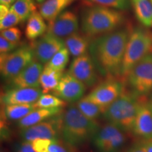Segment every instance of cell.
Segmentation results:
<instances>
[{
    "instance_id": "obj_21",
    "label": "cell",
    "mask_w": 152,
    "mask_h": 152,
    "mask_svg": "<svg viewBox=\"0 0 152 152\" xmlns=\"http://www.w3.org/2000/svg\"><path fill=\"white\" fill-rule=\"evenodd\" d=\"M47 28L45 18L40 13L36 11L28 19L25 35L29 40H36L47 33Z\"/></svg>"
},
{
    "instance_id": "obj_4",
    "label": "cell",
    "mask_w": 152,
    "mask_h": 152,
    "mask_svg": "<svg viewBox=\"0 0 152 152\" xmlns=\"http://www.w3.org/2000/svg\"><path fill=\"white\" fill-rule=\"evenodd\" d=\"M140 96H143L124 90L119 97L104 111L105 119L123 132H132L138 109L144 101Z\"/></svg>"
},
{
    "instance_id": "obj_24",
    "label": "cell",
    "mask_w": 152,
    "mask_h": 152,
    "mask_svg": "<svg viewBox=\"0 0 152 152\" xmlns=\"http://www.w3.org/2000/svg\"><path fill=\"white\" fill-rule=\"evenodd\" d=\"M35 109L37 108L35 104L6 105L4 110V116L10 121H18Z\"/></svg>"
},
{
    "instance_id": "obj_22",
    "label": "cell",
    "mask_w": 152,
    "mask_h": 152,
    "mask_svg": "<svg viewBox=\"0 0 152 152\" xmlns=\"http://www.w3.org/2000/svg\"><path fill=\"white\" fill-rule=\"evenodd\" d=\"M137 19L145 27L152 26V2L151 0H130Z\"/></svg>"
},
{
    "instance_id": "obj_13",
    "label": "cell",
    "mask_w": 152,
    "mask_h": 152,
    "mask_svg": "<svg viewBox=\"0 0 152 152\" xmlns=\"http://www.w3.org/2000/svg\"><path fill=\"white\" fill-rule=\"evenodd\" d=\"M86 89V85L67 73L63 75L53 92L54 95L65 102L73 103L78 102L83 98Z\"/></svg>"
},
{
    "instance_id": "obj_3",
    "label": "cell",
    "mask_w": 152,
    "mask_h": 152,
    "mask_svg": "<svg viewBox=\"0 0 152 152\" xmlns=\"http://www.w3.org/2000/svg\"><path fill=\"white\" fill-rule=\"evenodd\" d=\"M99 130L97 122L85 116L76 106H70L62 115L61 136L71 147L81 146L92 140Z\"/></svg>"
},
{
    "instance_id": "obj_8",
    "label": "cell",
    "mask_w": 152,
    "mask_h": 152,
    "mask_svg": "<svg viewBox=\"0 0 152 152\" xmlns=\"http://www.w3.org/2000/svg\"><path fill=\"white\" fill-rule=\"evenodd\" d=\"M92 141L99 152H118L126 142V137L122 130L108 123L99 128Z\"/></svg>"
},
{
    "instance_id": "obj_7",
    "label": "cell",
    "mask_w": 152,
    "mask_h": 152,
    "mask_svg": "<svg viewBox=\"0 0 152 152\" xmlns=\"http://www.w3.org/2000/svg\"><path fill=\"white\" fill-rule=\"evenodd\" d=\"M128 82L132 92L144 96L152 91V52L139 61L128 73Z\"/></svg>"
},
{
    "instance_id": "obj_36",
    "label": "cell",
    "mask_w": 152,
    "mask_h": 152,
    "mask_svg": "<svg viewBox=\"0 0 152 152\" xmlns=\"http://www.w3.org/2000/svg\"><path fill=\"white\" fill-rule=\"evenodd\" d=\"M128 152H147L146 151L144 143L137 144L136 145L133 146Z\"/></svg>"
},
{
    "instance_id": "obj_11",
    "label": "cell",
    "mask_w": 152,
    "mask_h": 152,
    "mask_svg": "<svg viewBox=\"0 0 152 152\" xmlns=\"http://www.w3.org/2000/svg\"><path fill=\"white\" fill-rule=\"evenodd\" d=\"M97 69L90 54L75 57L70 65L68 73L81 83L91 87L98 81Z\"/></svg>"
},
{
    "instance_id": "obj_1",
    "label": "cell",
    "mask_w": 152,
    "mask_h": 152,
    "mask_svg": "<svg viewBox=\"0 0 152 152\" xmlns=\"http://www.w3.org/2000/svg\"><path fill=\"white\" fill-rule=\"evenodd\" d=\"M130 35L128 29H120L92 39L89 54L101 75L110 79L121 76Z\"/></svg>"
},
{
    "instance_id": "obj_14",
    "label": "cell",
    "mask_w": 152,
    "mask_h": 152,
    "mask_svg": "<svg viewBox=\"0 0 152 152\" xmlns=\"http://www.w3.org/2000/svg\"><path fill=\"white\" fill-rule=\"evenodd\" d=\"M79 28V20L73 11L66 10L52 21L48 22L47 33L57 37L66 39L68 36L77 33Z\"/></svg>"
},
{
    "instance_id": "obj_19",
    "label": "cell",
    "mask_w": 152,
    "mask_h": 152,
    "mask_svg": "<svg viewBox=\"0 0 152 152\" xmlns=\"http://www.w3.org/2000/svg\"><path fill=\"white\" fill-rule=\"evenodd\" d=\"M91 40L92 39L85 34L77 32L66 37L64 42L70 54L75 58L86 54L89 51Z\"/></svg>"
},
{
    "instance_id": "obj_15",
    "label": "cell",
    "mask_w": 152,
    "mask_h": 152,
    "mask_svg": "<svg viewBox=\"0 0 152 152\" xmlns=\"http://www.w3.org/2000/svg\"><path fill=\"white\" fill-rule=\"evenodd\" d=\"M42 91L39 87L18 88L11 87L1 95V102L4 105L35 104L39 99Z\"/></svg>"
},
{
    "instance_id": "obj_29",
    "label": "cell",
    "mask_w": 152,
    "mask_h": 152,
    "mask_svg": "<svg viewBox=\"0 0 152 152\" xmlns=\"http://www.w3.org/2000/svg\"><path fill=\"white\" fill-rule=\"evenodd\" d=\"M97 6L108 7L119 11H126L130 9V0H85Z\"/></svg>"
},
{
    "instance_id": "obj_35",
    "label": "cell",
    "mask_w": 152,
    "mask_h": 152,
    "mask_svg": "<svg viewBox=\"0 0 152 152\" xmlns=\"http://www.w3.org/2000/svg\"><path fill=\"white\" fill-rule=\"evenodd\" d=\"M16 152H35L31 142L24 141L18 147Z\"/></svg>"
},
{
    "instance_id": "obj_28",
    "label": "cell",
    "mask_w": 152,
    "mask_h": 152,
    "mask_svg": "<svg viewBox=\"0 0 152 152\" xmlns=\"http://www.w3.org/2000/svg\"><path fill=\"white\" fill-rule=\"evenodd\" d=\"M37 109H56L62 108L66 105L65 101L50 94H42L35 103Z\"/></svg>"
},
{
    "instance_id": "obj_12",
    "label": "cell",
    "mask_w": 152,
    "mask_h": 152,
    "mask_svg": "<svg viewBox=\"0 0 152 152\" xmlns=\"http://www.w3.org/2000/svg\"><path fill=\"white\" fill-rule=\"evenodd\" d=\"M31 47L37 61L47 64L58 51L65 47V42L61 38L46 33L32 43Z\"/></svg>"
},
{
    "instance_id": "obj_37",
    "label": "cell",
    "mask_w": 152,
    "mask_h": 152,
    "mask_svg": "<svg viewBox=\"0 0 152 152\" xmlns=\"http://www.w3.org/2000/svg\"><path fill=\"white\" fill-rule=\"evenodd\" d=\"M11 7L8 6L0 4V18L4 17L6 15H7L11 10Z\"/></svg>"
},
{
    "instance_id": "obj_40",
    "label": "cell",
    "mask_w": 152,
    "mask_h": 152,
    "mask_svg": "<svg viewBox=\"0 0 152 152\" xmlns=\"http://www.w3.org/2000/svg\"><path fill=\"white\" fill-rule=\"evenodd\" d=\"M149 104L150 106H151V109H152V96H151V99H150V101H149Z\"/></svg>"
},
{
    "instance_id": "obj_39",
    "label": "cell",
    "mask_w": 152,
    "mask_h": 152,
    "mask_svg": "<svg viewBox=\"0 0 152 152\" xmlns=\"http://www.w3.org/2000/svg\"><path fill=\"white\" fill-rule=\"evenodd\" d=\"M16 0H0V4H3L10 7L11 5H13Z\"/></svg>"
},
{
    "instance_id": "obj_6",
    "label": "cell",
    "mask_w": 152,
    "mask_h": 152,
    "mask_svg": "<svg viewBox=\"0 0 152 152\" xmlns=\"http://www.w3.org/2000/svg\"><path fill=\"white\" fill-rule=\"evenodd\" d=\"M35 59L31 45H22L13 52L1 54L0 72L1 77L10 80Z\"/></svg>"
},
{
    "instance_id": "obj_5",
    "label": "cell",
    "mask_w": 152,
    "mask_h": 152,
    "mask_svg": "<svg viewBox=\"0 0 152 152\" xmlns=\"http://www.w3.org/2000/svg\"><path fill=\"white\" fill-rule=\"evenodd\" d=\"M152 52V35L148 30L137 28L130 33L123 56L121 76L126 77L139 61Z\"/></svg>"
},
{
    "instance_id": "obj_17",
    "label": "cell",
    "mask_w": 152,
    "mask_h": 152,
    "mask_svg": "<svg viewBox=\"0 0 152 152\" xmlns=\"http://www.w3.org/2000/svg\"><path fill=\"white\" fill-rule=\"evenodd\" d=\"M132 132L145 140L152 139V109L144 100L138 109Z\"/></svg>"
},
{
    "instance_id": "obj_33",
    "label": "cell",
    "mask_w": 152,
    "mask_h": 152,
    "mask_svg": "<svg viewBox=\"0 0 152 152\" xmlns=\"http://www.w3.org/2000/svg\"><path fill=\"white\" fill-rule=\"evenodd\" d=\"M20 44H16L7 40L2 36H0V52L1 54H7L18 49Z\"/></svg>"
},
{
    "instance_id": "obj_42",
    "label": "cell",
    "mask_w": 152,
    "mask_h": 152,
    "mask_svg": "<svg viewBox=\"0 0 152 152\" xmlns=\"http://www.w3.org/2000/svg\"><path fill=\"white\" fill-rule=\"evenodd\" d=\"M151 2H152V0H151Z\"/></svg>"
},
{
    "instance_id": "obj_18",
    "label": "cell",
    "mask_w": 152,
    "mask_h": 152,
    "mask_svg": "<svg viewBox=\"0 0 152 152\" xmlns=\"http://www.w3.org/2000/svg\"><path fill=\"white\" fill-rule=\"evenodd\" d=\"M62 111L61 108L56 109H37L18 121V126L21 130L28 128L47 119L56 116Z\"/></svg>"
},
{
    "instance_id": "obj_27",
    "label": "cell",
    "mask_w": 152,
    "mask_h": 152,
    "mask_svg": "<svg viewBox=\"0 0 152 152\" xmlns=\"http://www.w3.org/2000/svg\"><path fill=\"white\" fill-rule=\"evenodd\" d=\"M69 51L66 47H64L51 58L50 61L46 64V66L56 71L64 72L69 62Z\"/></svg>"
},
{
    "instance_id": "obj_10",
    "label": "cell",
    "mask_w": 152,
    "mask_h": 152,
    "mask_svg": "<svg viewBox=\"0 0 152 152\" xmlns=\"http://www.w3.org/2000/svg\"><path fill=\"white\" fill-rule=\"evenodd\" d=\"M124 90L123 85L121 82L111 78L97 85L84 98L101 106L106 111V109L119 97Z\"/></svg>"
},
{
    "instance_id": "obj_20",
    "label": "cell",
    "mask_w": 152,
    "mask_h": 152,
    "mask_svg": "<svg viewBox=\"0 0 152 152\" xmlns=\"http://www.w3.org/2000/svg\"><path fill=\"white\" fill-rule=\"evenodd\" d=\"M76 0H47L39 6V13L47 21H52Z\"/></svg>"
},
{
    "instance_id": "obj_38",
    "label": "cell",
    "mask_w": 152,
    "mask_h": 152,
    "mask_svg": "<svg viewBox=\"0 0 152 152\" xmlns=\"http://www.w3.org/2000/svg\"><path fill=\"white\" fill-rule=\"evenodd\" d=\"M144 146L147 152H152V139L147 140V142H144Z\"/></svg>"
},
{
    "instance_id": "obj_32",
    "label": "cell",
    "mask_w": 152,
    "mask_h": 152,
    "mask_svg": "<svg viewBox=\"0 0 152 152\" xmlns=\"http://www.w3.org/2000/svg\"><path fill=\"white\" fill-rule=\"evenodd\" d=\"M52 140L49 139H37L31 142L35 152H48V149Z\"/></svg>"
},
{
    "instance_id": "obj_2",
    "label": "cell",
    "mask_w": 152,
    "mask_h": 152,
    "mask_svg": "<svg viewBox=\"0 0 152 152\" xmlns=\"http://www.w3.org/2000/svg\"><path fill=\"white\" fill-rule=\"evenodd\" d=\"M121 11L102 6L87 7L82 11L80 26L83 33L94 38L117 30L124 23Z\"/></svg>"
},
{
    "instance_id": "obj_31",
    "label": "cell",
    "mask_w": 152,
    "mask_h": 152,
    "mask_svg": "<svg viewBox=\"0 0 152 152\" xmlns=\"http://www.w3.org/2000/svg\"><path fill=\"white\" fill-rule=\"evenodd\" d=\"M1 36H2L5 39L11 42L20 44L22 33L18 28L12 27L1 30Z\"/></svg>"
},
{
    "instance_id": "obj_26",
    "label": "cell",
    "mask_w": 152,
    "mask_h": 152,
    "mask_svg": "<svg viewBox=\"0 0 152 152\" xmlns=\"http://www.w3.org/2000/svg\"><path fill=\"white\" fill-rule=\"evenodd\" d=\"M76 107L81 111L82 113L84 114L85 116L94 121L99 116H100L101 114H104L105 111V110L102 109L101 106L87 100L84 97L82 98L77 102Z\"/></svg>"
},
{
    "instance_id": "obj_16",
    "label": "cell",
    "mask_w": 152,
    "mask_h": 152,
    "mask_svg": "<svg viewBox=\"0 0 152 152\" xmlns=\"http://www.w3.org/2000/svg\"><path fill=\"white\" fill-rule=\"evenodd\" d=\"M43 69L41 63L34 61L20 73L10 80V86L18 88L39 87V78Z\"/></svg>"
},
{
    "instance_id": "obj_25",
    "label": "cell",
    "mask_w": 152,
    "mask_h": 152,
    "mask_svg": "<svg viewBox=\"0 0 152 152\" xmlns=\"http://www.w3.org/2000/svg\"><path fill=\"white\" fill-rule=\"evenodd\" d=\"M11 7L18 15L21 22L28 20L30 16L37 11L34 0H16Z\"/></svg>"
},
{
    "instance_id": "obj_41",
    "label": "cell",
    "mask_w": 152,
    "mask_h": 152,
    "mask_svg": "<svg viewBox=\"0 0 152 152\" xmlns=\"http://www.w3.org/2000/svg\"><path fill=\"white\" fill-rule=\"evenodd\" d=\"M36 1H37V2H39V3H42V2H44V1H47V0H36Z\"/></svg>"
},
{
    "instance_id": "obj_23",
    "label": "cell",
    "mask_w": 152,
    "mask_h": 152,
    "mask_svg": "<svg viewBox=\"0 0 152 152\" xmlns=\"http://www.w3.org/2000/svg\"><path fill=\"white\" fill-rule=\"evenodd\" d=\"M63 75V72L56 71L45 66L39 78V84L43 94H48L49 92L54 91Z\"/></svg>"
},
{
    "instance_id": "obj_9",
    "label": "cell",
    "mask_w": 152,
    "mask_h": 152,
    "mask_svg": "<svg viewBox=\"0 0 152 152\" xmlns=\"http://www.w3.org/2000/svg\"><path fill=\"white\" fill-rule=\"evenodd\" d=\"M62 126V115H57L49 120L23 129L20 135L24 141L33 142L37 139L58 140L61 135Z\"/></svg>"
},
{
    "instance_id": "obj_30",
    "label": "cell",
    "mask_w": 152,
    "mask_h": 152,
    "mask_svg": "<svg viewBox=\"0 0 152 152\" xmlns=\"http://www.w3.org/2000/svg\"><path fill=\"white\" fill-rule=\"evenodd\" d=\"M21 22L18 15L11 8V10L4 17L0 18V29L1 30L7 29V28L15 27L19 23Z\"/></svg>"
},
{
    "instance_id": "obj_34",
    "label": "cell",
    "mask_w": 152,
    "mask_h": 152,
    "mask_svg": "<svg viewBox=\"0 0 152 152\" xmlns=\"http://www.w3.org/2000/svg\"><path fill=\"white\" fill-rule=\"evenodd\" d=\"M48 152H69L68 150L65 147V146L61 142L58 141V140H52V143L49 146Z\"/></svg>"
}]
</instances>
